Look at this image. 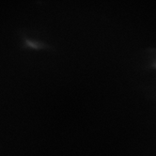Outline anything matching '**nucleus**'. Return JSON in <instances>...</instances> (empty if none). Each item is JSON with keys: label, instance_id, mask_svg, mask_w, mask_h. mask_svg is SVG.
<instances>
[{"label": "nucleus", "instance_id": "obj_1", "mask_svg": "<svg viewBox=\"0 0 156 156\" xmlns=\"http://www.w3.org/2000/svg\"><path fill=\"white\" fill-rule=\"evenodd\" d=\"M152 67L154 69H156V55H154V58H153V61H152Z\"/></svg>", "mask_w": 156, "mask_h": 156}]
</instances>
